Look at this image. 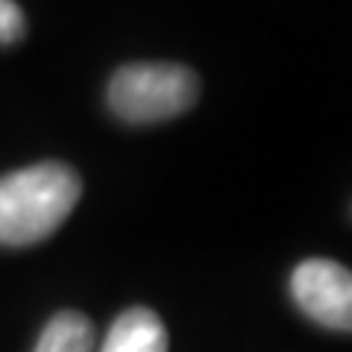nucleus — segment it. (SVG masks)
Masks as SVG:
<instances>
[{
  "mask_svg": "<svg viewBox=\"0 0 352 352\" xmlns=\"http://www.w3.org/2000/svg\"><path fill=\"white\" fill-rule=\"evenodd\" d=\"M82 197V179L62 162H38L0 176V247L50 238Z\"/></svg>",
  "mask_w": 352,
  "mask_h": 352,
  "instance_id": "1",
  "label": "nucleus"
},
{
  "mask_svg": "<svg viewBox=\"0 0 352 352\" xmlns=\"http://www.w3.org/2000/svg\"><path fill=\"white\" fill-rule=\"evenodd\" d=\"M291 296L308 320L335 332L352 329V276L332 258H305L291 273Z\"/></svg>",
  "mask_w": 352,
  "mask_h": 352,
  "instance_id": "3",
  "label": "nucleus"
},
{
  "mask_svg": "<svg viewBox=\"0 0 352 352\" xmlns=\"http://www.w3.org/2000/svg\"><path fill=\"white\" fill-rule=\"evenodd\" d=\"M94 346L97 335L91 320L80 311H59L41 329L32 352H94Z\"/></svg>",
  "mask_w": 352,
  "mask_h": 352,
  "instance_id": "5",
  "label": "nucleus"
},
{
  "mask_svg": "<svg viewBox=\"0 0 352 352\" xmlns=\"http://www.w3.org/2000/svg\"><path fill=\"white\" fill-rule=\"evenodd\" d=\"M168 329L162 317L150 308H126L118 314V320L106 332V340L100 344V352H168Z\"/></svg>",
  "mask_w": 352,
  "mask_h": 352,
  "instance_id": "4",
  "label": "nucleus"
},
{
  "mask_svg": "<svg viewBox=\"0 0 352 352\" xmlns=\"http://www.w3.org/2000/svg\"><path fill=\"white\" fill-rule=\"evenodd\" d=\"M200 97V76L173 62H132L109 80L106 100L124 124H159L188 112Z\"/></svg>",
  "mask_w": 352,
  "mask_h": 352,
  "instance_id": "2",
  "label": "nucleus"
},
{
  "mask_svg": "<svg viewBox=\"0 0 352 352\" xmlns=\"http://www.w3.org/2000/svg\"><path fill=\"white\" fill-rule=\"evenodd\" d=\"M27 18L15 0H0V44H15L24 38Z\"/></svg>",
  "mask_w": 352,
  "mask_h": 352,
  "instance_id": "6",
  "label": "nucleus"
}]
</instances>
